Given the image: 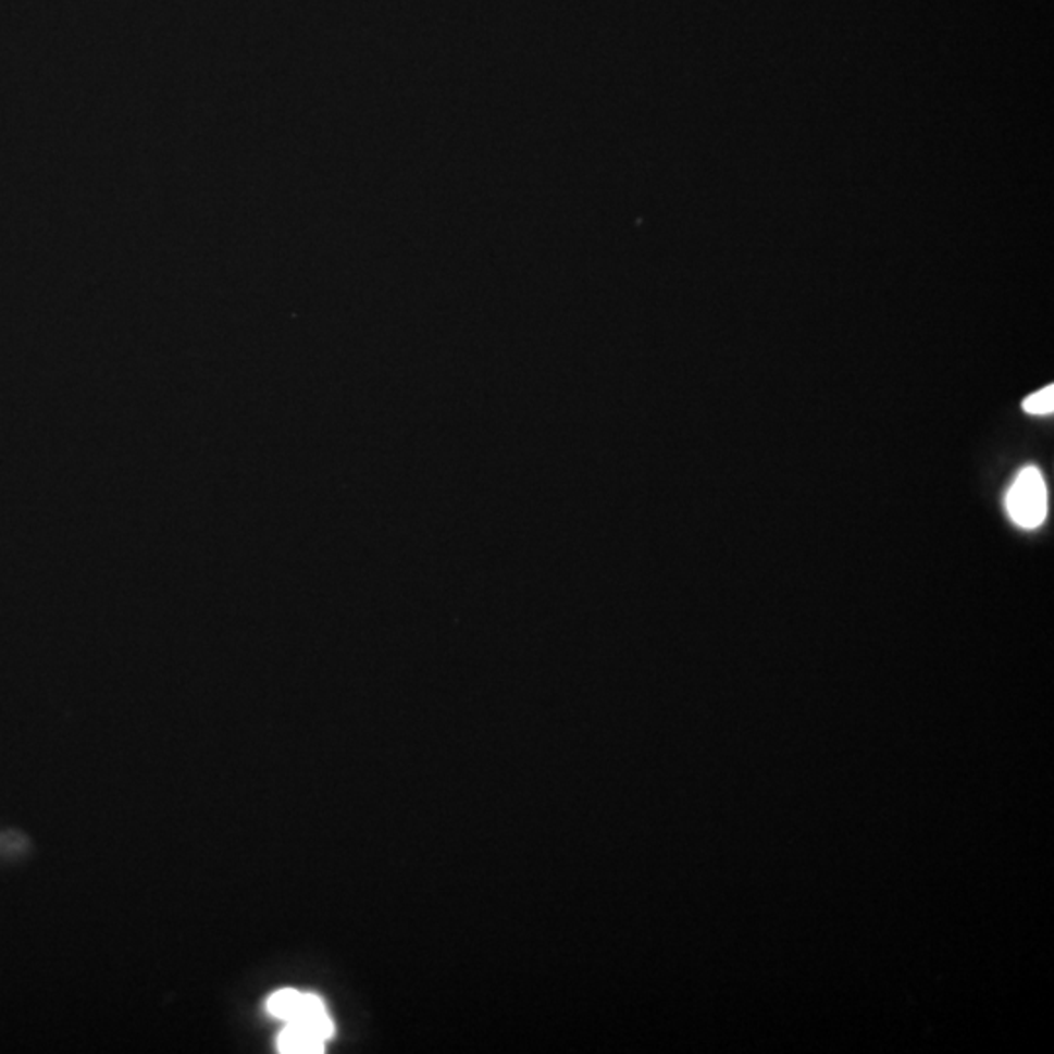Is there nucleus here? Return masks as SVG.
<instances>
[{
	"label": "nucleus",
	"mask_w": 1054,
	"mask_h": 1054,
	"mask_svg": "<svg viewBox=\"0 0 1054 1054\" xmlns=\"http://www.w3.org/2000/svg\"><path fill=\"white\" fill-rule=\"evenodd\" d=\"M1006 508L1009 518L1024 530H1037L1045 522L1049 493L1043 473L1037 467L1029 466L1019 471L1016 481L1007 491Z\"/></svg>",
	"instance_id": "obj_1"
},
{
	"label": "nucleus",
	"mask_w": 1054,
	"mask_h": 1054,
	"mask_svg": "<svg viewBox=\"0 0 1054 1054\" xmlns=\"http://www.w3.org/2000/svg\"><path fill=\"white\" fill-rule=\"evenodd\" d=\"M323 1037L317 1036L309 1027L299 1024H287L277 1037V1051L284 1054H317L324 1053Z\"/></svg>",
	"instance_id": "obj_2"
},
{
	"label": "nucleus",
	"mask_w": 1054,
	"mask_h": 1054,
	"mask_svg": "<svg viewBox=\"0 0 1054 1054\" xmlns=\"http://www.w3.org/2000/svg\"><path fill=\"white\" fill-rule=\"evenodd\" d=\"M301 1002H303V994L301 992L292 990V988H284V990H277L276 994L268 997L266 1007L270 1016L284 1019L285 1024H287L299 1012Z\"/></svg>",
	"instance_id": "obj_3"
},
{
	"label": "nucleus",
	"mask_w": 1054,
	"mask_h": 1054,
	"mask_svg": "<svg viewBox=\"0 0 1054 1054\" xmlns=\"http://www.w3.org/2000/svg\"><path fill=\"white\" fill-rule=\"evenodd\" d=\"M1024 410L1029 412V414H1037V417H1045V414H1053L1054 410V389L1053 385H1046L1041 390L1033 393L1031 397H1027L1024 400Z\"/></svg>",
	"instance_id": "obj_4"
}]
</instances>
